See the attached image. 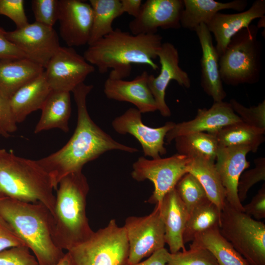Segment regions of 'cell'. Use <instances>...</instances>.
Listing matches in <instances>:
<instances>
[{
  "instance_id": "obj_48",
  "label": "cell",
  "mask_w": 265,
  "mask_h": 265,
  "mask_svg": "<svg viewBox=\"0 0 265 265\" xmlns=\"http://www.w3.org/2000/svg\"><path fill=\"white\" fill-rule=\"evenodd\" d=\"M0 135H1V136H2V135H1V132H0Z\"/></svg>"
},
{
  "instance_id": "obj_2",
  "label": "cell",
  "mask_w": 265,
  "mask_h": 265,
  "mask_svg": "<svg viewBox=\"0 0 265 265\" xmlns=\"http://www.w3.org/2000/svg\"><path fill=\"white\" fill-rule=\"evenodd\" d=\"M162 41V37L158 33L133 35L115 28L88 45L83 56L101 74L111 69L108 78L123 80L130 75L132 64L147 65L158 70L154 60L158 57Z\"/></svg>"
},
{
  "instance_id": "obj_26",
  "label": "cell",
  "mask_w": 265,
  "mask_h": 265,
  "mask_svg": "<svg viewBox=\"0 0 265 265\" xmlns=\"http://www.w3.org/2000/svg\"><path fill=\"white\" fill-rule=\"evenodd\" d=\"M41 110L35 133L52 129H59L65 132L69 131L71 112L70 92L52 90Z\"/></svg>"
},
{
  "instance_id": "obj_11",
  "label": "cell",
  "mask_w": 265,
  "mask_h": 265,
  "mask_svg": "<svg viewBox=\"0 0 265 265\" xmlns=\"http://www.w3.org/2000/svg\"><path fill=\"white\" fill-rule=\"evenodd\" d=\"M44 70L52 90L71 92L94 72L95 67L72 47H60Z\"/></svg>"
},
{
  "instance_id": "obj_44",
  "label": "cell",
  "mask_w": 265,
  "mask_h": 265,
  "mask_svg": "<svg viewBox=\"0 0 265 265\" xmlns=\"http://www.w3.org/2000/svg\"><path fill=\"white\" fill-rule=\"evenodd\" d=\"M170 252L164 247L162 248L153 253L146 260L134 264L125 265H166Z\"/></svg>"
},
{
  "instance_id": "obj_18",
  "label": "cell",
  "mask_w": 265,
  "mask_h": 265,
  "mask_svg": "<svg viewBox=\"0 0 265 265\" xmlns=\"http://www.w3.org/2000/svg\"><path fill=\"white\" fill-rule=\"evenodd\" d=\"M251 152L246 147H219L215 160V166L226 192V200L233 207L243 212L239 200L238 186L240 175L250 166L246 159Z\"/></svg>"
},
{
  "instance_id": "obj_10",
  "label": "cell",
  "mask_w": 265,
  "mask_h": 265,
  "mask_svg": "<svg viewBox=\"0 0 265 265\" xmlns=\"http://www.w3.org/2000/svg\"><path fill=\"white\" fill-rule=\"evenodd\" d=\"M123 227L129 246L127 264L137 263L164 247V226L158 205L146 216L128 217Z\"/></svg>"
},
{
  "instance_id": "obj_32",
  "label": "cell",
  "mask_w": 265,
  "mask_h": 265,
  "mask_svg": "<svg viewBox=\"0 0 265 265\" xmlns=\"http://www.w3.org/2000/svg\"><path fill=\"white\" fill-rule=\"evenodd\" d=\"M89 2L92 9L93 19L88 45L111 33L114 30V20L122 15L120 0H90Z\"/></svg>"
},
{
  "instance_id": "obj_6",
  "label": "cell",
  "mask_w": 265,
  "mask_h": 265,
  "mask_svg": "<svg viewBox=\"0 0 265 265\" xmlns=\"http://www.w3.org/2000/svg\"><path fill=\"white\" fill-rule=\"evenodd\" d=\"M258 28L254 25L243 28L230 39L219 58V69L223 83L231 86L254 84L262 70V44L258 39Z\"/></svg>"
},
{
  "instance_id": "obj_1",
  "label": "cell",
  "mask_w": 265,
  "mask_h": 265,
  "mask_svg": "<svg viewBox=\"0 0 265 265\" xmlns=\"http://www.w3.org/2000/svg\"><path fill=\"white\" fill-rule=\"evenodd\" d=\"M93 88V85L83 82L73 90L78 112L73 134L59 150L37 160L50 176L55 190L64 177L82 171L86 163L107 151L120 150L130 153L138 151L115 140L92 120L87 110L86 98Z\"/></svg>"
},
{
  "instance_id": "obj_3",
  "label": "cell",
  "mask_w": 265,
  "mask_h": 265,
  "mask_svg": "<svg viewBox=\"0 0 265 265\" xmlns=\"http://www.w3.org/2000/svg\"><path fill=\"white\" fill-rule=\"evenodd\" d=\"M0 217L34 253L39 265H55L63 257L52 234V214L43 204L0 199Z\"/></svg>"
},
{
  "instance_id": "obj_36",
  "label": "cell",
  "mask_w": 265,
  "mask_h": 265,
  "mask_svg": "<svg viewBox=\"0 0 265 265\" xmlns=\"http://www.w3.org/2000/svg\"><path fill=\"white\" fill-rule=\"evenodd\" d=\"M254 168L243 171L239 178L238 194L241 203L245 200L249 189L254 185L265 180V158H257L254 159Z\"/></svg>"
},
{
  "instance_id": "obj_35",
  "label": "cell",
  "mask_w": 265,
  "mask_h": 265,
  "mask_svg": "<svg viewBox=\"0 0 265 265\" xmlns=\"http://www.w3.org/2000/svg\"><path fill=\"white\" fill-rule=\"evenodd\" d=\"M230 104L242 122L251 126L265 130V100L257 106L247 107L236 100L232 99Z\"/></svg>"
},
{
  "instance_id": "obj_28",
  "label": "cell",
  "mask_w": 265,
  "mask_h": 265,
  "mask_svg": "<svg viewBox=\"0 0 265 265\" xmlns=\"http://www.w3.org/2000/svg\"><path fill=\"white\" fill-rule=\"evenodd\" d=\"M190 245L208 250L219 265H249L216 227L198 234Z\"/></svg>"
},
{
  "instance_id": "obj_8",
  "label": "cell",
  "mask_w": 265,
  "mask_h": 265,
  "mask_svg": "<svg viewBox=\"0 0 265 265\" xmlns=\"http://www.w3.org/2000/svg\"><path fill=\"white\" fill-rule=\"evenodd\" d=\"M67 252L75 265H125L129 253L125 229L111 219L106 227Z\"/></svg>"
},
{
  "instance_id": "obj_46",
  "label": "cell",
  "mask_w": 265,
  "mask_h": 265,
  "mask_svg": "<svg viewBox=\"0 0 265 265\" xmlns=\"http://www.w3.org/2000/svg\"><path fill=\"white\" fill-rule=\"evenodd\" d=\"M55 265H75L72 259L67 252L64 254L63 257L60 260V261Z\"/></svg>"
},
{
  "instance_id": "obj_41",
  "label": "cell",
  "mask_w": 265,
  "mask_h": 265,
  "mask_svg": "<svg viewBox=\"0 0 265 265\" xmlns=\"http://www.w3.org/2000/svg\"><path fill=\"white\" fill-rule=\"evenodd\" d=\"M244 212L260 220L265 217V185L262 186L257 193L248 204L243 205Z\"/></svg>"
},
{
  "instance_id": "obj_31",
  "label": "cell",
  "mask_w": 265,
  "mask_h": 265,
  "mask_svg": "<svg viewBox=\"0 0 265 265\" xmlns=\"http://www.w3.org/2000/svg\"><path fill=\"white\" fill-rule=\"evenodd\" d=\"M221 213L209 199L196 206L189 214L183 234L184 243L192 241L198 234L204 231L219 227Z\"/></svg>"
},
{
  "instance_id": "obj_17",
  "label": "cell",
  "mask_w": 265,
  "mask_h": 265,
  "mask_svg": "<svg viewBox=\"0 0 265 265\" xmlns=\"http://www.w3.org/2000/svg\"><path fill=\"white\" fill-rule=\"evenodd\" d=\"M240 122L242 121L229 103L214 102L209 108H199L193 119L175 123L165 138L170 143L181 135L198 132L213 133L226 126Z\"/></svg>"
},
{
  "instance_id": "obj_12",
  "label": "cell",
  "mask_w": 265,
  "mask_h": 265,
  "mask_svg": "<svg viewBox=\"0 0 265 265\" xmlns=\"http://www.w3.org/2000/svg\"><path fill=\"white\" fill-rule=\"evenodd\" d=\"M6 35L26 58L44 69L61 47L54 29L36 22L13 31H6Z\"/></svg>"
},
{
  "instance_id": "obj_23",
  "label": "cell",
  "mask_w": 265,
  "mask_h": 265,
  "mask_svg": "<svg viewBox=\"0 0 265 265\" xmlns=\"http://www.w3.org/2000/svg\"><path fill=\"white\" fill-rule=\"evenodd\" d=\"M52 90L44 72L20 88L9 99L16 122H22L29 114L41 109Z\"/></svg>"
},
{
  "instance_id": "obj_49",
  "label": "cell",
  "mask_w": 265,
  "mask_h": 265,
  "mask_svg": "<svg viewBox=\"0 0 265 265\" xmlns=\"http://www.w3.org/2000/svg\"><path fill=\"white\" fill-rule=\"evenodd\" d=\"M2 197H0V199Z\"/></svg>"
},
{
  "instance_id": "obj_16",
  "label": "cell",
  "mask_w": 265,
  "mask_h": 265,
  "mask_svg": "<svg viewBox=\"0 0 265 265\" xmlns=\"http://www.w3.org/2000/svg\"><path fill=\"white\" fill-rule=\"evenodd\" d=\"M92 19V9L89 2L59 0V33L68 47H79L88 44Z\"/></svg>"
},
{
  "instance_id": "obj_22",
  "label": "cell",
  "mask_w": 265,
  "mask_h": 265,
  "mask_svg": "<svg viewBox=\"0 0 265 265\" xmlns=\"http://www.w3.org/2000/svg\"><path fill=\"white\" fill-rule=\"evenodd\" d=\"M165 230V243L171 253L186 251L183 234L189 213L175 188L163 197L159 205Z\"/></svg>"
},
{
  "instance_id": "obj_14",
  "label": "cell",
  "mask_w": 265,
  "mask_h": 265,
  "mask_svg": "<svg viewBox=\"0 0 265 265\" xmlns=\"http://www.w3.org/2000/svg\"><path fill=\"white\" fill-rule=\"evenodd\" d=\"M184 8L183 0H147L129 28L133 35L156 34L159 28L179 29Z\"/></svg>"
},
{
  "instance_id": "obj_21",
  "label": "cell",
  "mask_w": 265,
  "mask_h": 265,
  "mask_svg": "<svg viewBox=\"0 0 265 265\" xmlns=\"http://www.w3.org/2000/svg\"><path fill=\"white\" fill-rule=\"evenodd\" d=\"M194 31L202 50L201 85L213 102L223 101L227 94L219 72V56L213 44L212 34L204 24H200Z\"/></svg>"
},
{
  "instance_id": "obj_40",
  "label": "cell",
  "mask_w": 265,
  "mask_h": 265,
  "mask_svg": "<svg viewBox=\"0 0 265 265\" xmlns=\"http://www.w3.org/2000/svg\"><path fill=\"white\" fill-rule=\"evenodd\" d=\"M17 123L13 115L9 99L0 93V132L7 137L17 129Z\"/></svg>"
},
{
  "instance_id": "obj_27",
  "label": "cell",
  "mask_w": 265,
  "mask_h": 265,
  "mask_svg": "<svg viewBox=\"0 0 265 265\" xmlns=\"http://www.w3.org/2000/svg\"><path fill=\"white\" fill-rule=\"evenodd\" d=\"M187 172L198 180L209 200L221 211L226 201V192L215 168V161L203 157L192 158Z\"/></svg>"
},
{
  "instance_id": "obj_25",
  "label": "cell",
  "mask_w": 265,
  "mask_h": 265,
  "mask_svg": "<svg viewBox=\"0 0 265 265\" xmlns=\"http://www.w3.org/2000/svg\"><path fill=\"white\" fill-rule=\"evenodd\" d=\"M184 8L180 24L183 28L194 31L200 24L206 25L220 11L232 9L244 11L247 6L246 0H235L222 2L214 0H183Z\"/></svg>"
},
{
  "instance_id": "obj_34",
  "label": "cell",
  "mask_w": 265,
  "mask_h": 265,
  "mask_svg": "<svg viewBox=\"0 0 265 265\" xmlns=\"http://www.w3.org/2000/svg\"><path fill=\"white\" fill-rule=\"evenodd\" d=\"M166 265H219L207 249L190 245L189 249L171 253Z\"/></svg>"
},
{
  "instance_id": "obj_33",
  "label": "cell",
  "mask_w": 265,
  "mask_h": 265,
  "mask_svg": "<svg viewBox=\"0 0 265 265\" xmlns=\"http://www.w3.org/2000/svg\"><path fill=\"white\" fill-rule=\"evenodd\" d=\"M175 188L189 214L196 206L209 199L201 184L190 173L181 178Z\"/></svg>"
},
{
  "instance_id": "obj_42",
  "label": "cell",
  "mask_w": 265,
  "mask_h": 265,
  "mask_svg": "<svg viewBox=\"0 0 265 265\" xmlns=\"http://www.w3.org/2000/svg\"><path fill=\"white\" fill-rule=\"evenodd\" d=\"M6 31L0 27V59L26 58L23 53L6 35Z\"/></svg>"
},
{
  "instance_id": "obj_43",
  "label": "cell",
  "mask_w": 265,
  "mask_h": 265,
  "mask_svg": "<svg viewBox=\"0 0 265 265\" xmlns=\"http://www.w3.org/2000/svg\"><path fill=\"white\" fill-rule=\"evenodd\" d=\"M18 246L26 245L0 217V251Z\"/></svg>"
},
{
  "instance_id": "obj_45",
  "label": "cell",
  "mask_w": 265,
  "mask_h": 265,
  "mask_svg": "<svg viewBox=\"0 0 265 265\" xmlns=\"http://www.w3.org/2000/svg\"><path fill=\"white\" fill-rule=\"evenodd\" d=\"M120 4L121 14L127 13L134 18L139 14L142 1L141 0H120Z\"/></svg>"
},
{
  "instance_id": "obj_7",
  "label": "cell",
  "mask_w": 265,
  "mask_h": 265,
  "mask_svg": "<svg viewBox=\"0 0 265 265\" xmlns=\"http://www.w3.org/2000/svg\"><path fill=\"white\" fill-rule=\"evenodd\" d=\"M219 231L249 265H265V224L237 210L226 200Z\"/></svg>"
},
{
  "instance_id": "obj_20",
  "label": "cell",
  "mask_w": 265,
  "mask_h": 265,
  "mask_svg": "<svg viewBox=\"0 0 265 265\" xmlns=\"http://www.w3.org/2000/svg\"><path fill=\"white\" fill-rule=\"evenodd\" d=\"M149 75L144 71L131 80L108 78L104 83V93L109 99L133 104L141 113L154 112L158 108L148 85Z\"/></svg>"
},
{
  "instance_id": "obj_15",
  "label": "cell",
  "mask_w": 265,
  "mask_h": 265,
  "mask_svg": "<svg viewBox=\"0 0 265 265\" xmlns=\"http://www.w3.org/2000/svg\"><path fill=\"white\" fill-rule=\"evenodd\" d=\"M161 66L160 73L155 77L149 75L148 85L157 106L158 110L165 117L171 115V110L165 102L166 89L171 80L180 86L189 88L190 80L187 73L179 65V55L177 49L170 42L162 43L158 52Z\"/></svg>"
},
{
  "instance_id": "obj_29",
  "label": "cell",
  "mask_w": 265,
  "mask_h": 265,
  "mask_svg": "<svg viewBox=\"0 0 265 265\" xmlns=\"http://www.w3.org/2000/svg\"><path fill=\"white\" fill-rule=\"evenodd\" d=\"M265 130L242 122L226 126L212 133L214 135L219 147H246L255 153L265 141Z\"/></svg>"
},
{
  "instance_id": "obj_37",
  "label": "cell",
  "mask_w": 265,
  "mask_h": 265,
  "mask_svg": "<svg viewBox=\"0 0 265 265\" xmlns=\"http://www.w3.org/2000/svg\"><path fill=\"white\" fill-rule=\"evenodd\" d=\"M31 7L37 23L53 27L58 20L59 0H32Z\"/></svg>"
},
{
  "instance_id": "obj_5",
  "label": "cell",
  "mask_w": 265,
  "mask_h": 265,
  "mask_svg": "<svg viewBox=\"0 0 265 265\" xmlns=\"http://www.w3.org/2000/svg\"><path fill=\"white\" fill-rule=\"evenodd\" d=\"M54 186L49 174L37 160L16 156L0 149V197L41 202L53 213L55 202Z\"/></svg>"
},
{
  "instance_id": "obj_30",
  "label": "cell",
  "mask_w": 265,
  "mask_h": 265,
  "mask_svg": "<svg viewBox=\"0 0 265 265\" xmlns=\"http://www.w3.org/2000/svg\"><path fill=\"white\" fill-rule=\"evenodd\" d=\"M174 140L177 154L191 159L203 157L215 160L219 145L212 133L194 132L177 137Z\"/></svg>"
},
{
  "instance_id": "obj_38",
  "label": "cell",
  "mask_w": 265,
  "mask_h": 265,
  "mask_svg": "<svg viewBox=\"0 0 265 265\" xmlns=\"http://www.w3.org/2000/svg\"><path fill=\"white\" fill-rule=\"evenodd\" d=\"M0 265H39L26 246L11 247L0 251Z\"/></svg>"
},
{
  "instance_id": "obj_47",
  "label": "cell",
  "mask_w": 265,
  "mask_h": 265,
  "mask_svg": "<svg viewBox=\"0 0 265 265\" xmlns=\"http://www.w3.org/2000/svg\"><path fill=\"white\" fill-rule=\"evenodd\" d=\"M265 16H264L260 18L259 22H258L257 25L256 26L258 29H260L261 27H265Z\"/></svg>"
},
{
  "instance_id": "obj_9",
  "label": "cell",
  "mask_w": 265,
  "mask_h": 265,
  "mask_svg": "<svg viewBox=\"0 0 265 265\" xmlns=\"http://www.w3.org/2000/svg\"><path fill=\"white\" fill-rule=\"evenodd\" d=\"M191 159L179 154L152 159L140 157L132 164L131 175L137 181L148 180L153 183L154 190L147 202L159 205L165 195L174 189L181 178L188 173Z\"/></svg>"
},
{
  "instance_id": "obj_4",
  "label": "cell",
  "mask_w": 265,
  "mask_h": 265,
  "mask_svg": "<svg viewBox=\"0 0 265 265\" xmlns=\"http://www.w3.org/2000/svg\"><path fill=\"white\" fill-rule=\"evenodd\" d=\"M56 190L52 234L56 246L68 251L88 240L94 233L86 214L89 186L80 171L62 178Z\"/></svg>"
},
{
  "instance_id": "obj_13",
  "label": "cell",
  "mask_w": 265,
  "mask_h": 265,
  "mask_svg": "<svg viewBox=\"0 0 265 265\" xmlns=\"http://www.w3.org/2000/svg\"><path fill=\"white\" fill-rule=\"evenodd\" d=\"M141 114L137 108L131 107L114 118L111 125L119 134L133 136L140 143L145 157L159 159L167 152L164 146L165 136L175 123L167 122L161 127L151 128L143 123Z\"/></svg>"
},
{
  "instance_id": "obj_24",
  "label": "cell",
  "mask_w": 265,
  "mask_h": 265,
  "mask_svg": "<svg viewBox=\"0 0 265 265\" xmlns=\"http://www.w3.org/2000/svg\"><path fill=\"white\" fill-rule=\"evenodd\" d=\"M44 72V68L26 58L0 59V93L8 99L22 86Z\"/></svg>"
},
{
  "instance_id": "obj_19",
  "label": "cell",
  "mask_w": 265,
  "mask_h": 265,
  "mask_svg": "<svg viewBox=\"0 0 265 265\" xmlns=\"http://www.w3.org/2000/svg\"><path fill=\"white\" fill-rule=\"evenodd\" d=\"M265 15V0H256L247 10L238 13L215 14L206 25L213 35L216 43L214 46L219 56L224 53L234 35L248 27L254 20Z\"/></svg>"
},
{
  "instance_id": "obj_39",
  "label": "cell",
  "mask_w": 265,
  "mask_h": 265,
  "mask_svg": "<svg viewBox=\"0 0 265 265\" xmlns=\"http://www.w3.org/2000/svg\"><path fill=\"white\" fill-rule=\"evenodd\" d=\"M23 0H0V15L10 19L16 28L23 27L29 24L24 8Z\"/></svg>"
}]
</instances>
